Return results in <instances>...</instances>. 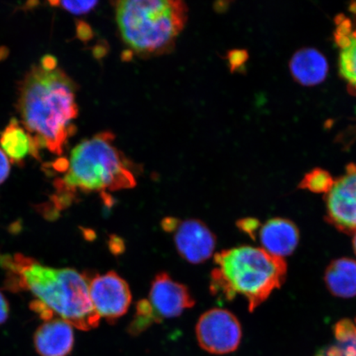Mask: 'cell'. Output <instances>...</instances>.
<instances>
[{
    "mask_svg": "<svg viewBox=\"0 0 356 356\" xmlns=\"http://www.w3.org/2000/svg\"><path fill=\"white\" fill-rule=\"evenodd\" d=\"M57 61L54 57L51 56H46L41 61V66L42 68L52 70L56 69Z\"/></svg>",
    "mask_w": 356,
    "mask_h": 356,
    "instance_id": "22",
    "label": "cell"
},
{
    "mask_svg": "<svg viewBox=\"0 0 356 356\" xmlns=\"http://www.w3.org/2000/svg\"><path fill=\"white\" fill-rule=\"evenodd\" d=\"M315 356H356V334H339L332 345L319 350Z\"/></svg>",
    "mask_w": 356,
    "mask_h": 356,
    "instance_id": "17",
    "label": "cell"
},
{
    "mask_svg": "<svg viewBox=\"0 0 356 356\" xmlns=\"http://www.w3.org/2000/svg\"><path fill=\"white\" fill-rule=\"evenodd\" d=\"M52 6H59L74 15H83L90 12L99 2L97 1H63L50 2Z\"/></svg>",
    "mask_w": 356,
    "mask_h": 356,
    "instance_id": "19",
    "label": "cell"
},
{
    "mask_svg": "<svg viewBox=\"0 0 356 356\" xmlns=\"http://www.w3.org/2000/svg\"><path fill=\"white\" fill-rule=\"evenodd\" d=\"M88 279L92 305L101 318L114 323L127 313L132 296L126 280L115 271Z\"/></svg>",
    "mask_w": 356,
    "mask_h": 356,
    "instance_id": "9",
    "label": "cell"
},
{
    "mask_svg": "<svg viewBox=\"0 0 356 356\" xmlns=\"http://www.w3.org/2000/svg\"><path fill=\"white\" fill-rule=\"evenodd\" d=\"M353 92H355L356 93V90H355V91H353Z\"/></svg>",
    "mask_w": 356,
    "mask_h": 356,
    "instance_id": "24",
    "label": "cell"
},
{
    "mask_svg": "<svg viewBox=\"0 0 356 356\" xmlns=\"http://www.w3.org/2000/svg\"><path fill=\"white\" fill-rule=\"evenodd\" d=\"M257 238L261 248L269 254L283 258L291 255L299 243V230L293 222L286 219L270 220L258 226L252 236Z\"/></svg>",
    "mask_w": 356,
    "mask_h": 356,
    "instance_id": "11",
    "label": "cell"
},
{
    "mask_svg": "<svg viewBox=\"0 0 356 356\" xmlns=\"http://www.w3.org/2000/svg\"><path fill=\"white\" fill-rule=\"evenodd\" d=\"M195 334L203 350L213 355H225L238 349L242 338V327L231 312L212 309L200 316Z\"/></svg>",
    "mask_w": 356,
    "mask_h": 356,
    "instance_id": "7",
    "label": "cell"
},
{
    "mask_svg": "<svg viewBox=\"0 0 356 356\" xmlns=\"http://www.w3.org/2000/svg\"><path fill=\"white\" fill-rule=\"evenodd\" d=\"M293 77L306 86H316L323 81L328 72L326 58L314 48H302L291 58Z\"/></svg>",
    "mask_w": 356,
    "mask_h": 356,
    "instance_id": "13",
    "label": "cell"
},
{
    "mask_svg": "<svg viewBox=\"0 0 356 356\" xmlns=\"http://www.w3.org/2000/svg\"><path fill=\"white\" fill-rule=\"evenodd\" d=\"M10 315V305L6 298L0 292V324L6 322Z\"/></svg>",
    "mask_w": 356,
    "mask_h": 356,
    "instance_id": "21",
    "label": "cell"
},
{
    "mask_svg": "<svg viewBox=\"0 0 356 356\" xmlns=\"http://www.w3.org/2000/svg\"><path fill=\"white\" fill-rule=\"evenodd\" d=\"M74 344L73 327L60 318L44 322L34 334L35 348L41 356H67Z\"/></svg>",
    "mask_w": 356,
    "mask_h": 356,
    "instance_id": "12",
    "label": "cell"
},
{
    "mask_svg": "<svg viewBox=\"0 0 356 356\" xmlns=\"http://www.w3.org/2000/svg\"><path fill=\"white\" fill-rule=\"evenodd\" d=\"M325 282L333 296L353 298L356 296V261L341 258L332 262L325 273Z\"/></svg>",
    "mask_w": 356,
    "mask_h": 356,
    "instance_id": "15",
    "label": "cell"
},
{
    "mask_svg": "<svg viewBox=\"0 0 356 356\" xmlns=\"http://www.w3.org/2000/svg\"><path fill=\"white\" fill-rule=\"evenodd\" d=\"M353 246H354L355 252V254H356V231L354 233Z\"/></svg>",
    "mask_w": 356,
    "mask_h": 356,
    "instance_id": "23",
    "label": "cell"
},
{
    "mask_svg": "<svg viewBox=\"0 0 356 356\" xmlns=\"http://www.w3.org/2000/svg\"><path fill=\"white\" fill-rule=\"evenodd\" d=\"M194 305V298L188 287L166 273H160L151 284L148 299L138 302L129 330L133 335H138L154 323L179 317Z\"/></svg>",
    "mask_w": 356,
    "mask_h": 356,
    "instance_id": "6",
    "label": "cell"
},
{
    "mask_svg": "<svg viewBox=\"0 0 356 356\" xmlns=\"http://www.w3.org/2000/svg\"><path fill=\"white\" fill-rule=\"evenodd\" d=\"M115 19L124 44L141 56L163 54L175 46L188 19L180 0H122Z\"/></svg>",
    "mask_w": 356,
    "mask_h": 356,
    "instance_id": "4",
    "label": "cell"
},
{
    "mask_svg": "<svg viewBox=\"0 0 356 356\" xmlns=\"http://www.w3.org/2000/svg\"><path fill=\"white\" fill-rule=\"evenodd\" d=\"M76 86L60 69L33 66L20 87L19 108L22 122L32 137L33 156L40 149L60 155L75 133L73 121L79 108Z\"/></svg>",
    "mask_w": 356,
    "mask_h": 356,
    "instance_id": "2",
    "label": "cell"
},
{
    "mask_svg": "<svg viewBox=\"0 0 356 356\" xmlns=\"http://www.w3.org/2000/svg\"><path fill=\"white\" fill-rule=\"evenodd\" d=\"M10 172V160L0 149V184L7 179Z\"/></svg>",
    "mask_w": 356,
    "mask_h": 356,
    "instance_id": "20",
    "label": "cell"
},
{
    "mask_svg": "<svg viewBox=\"0 0 356 356\" xmlns=\"http://www.w3.org/2000/svg\"><path fill=\"white\" fill-rule=\"evenodd\" d=\"M0 266L7 273L8 287L25 289L37 298L31 308L44 322L58 317L83 331L99 326L88 275L43 266L22 254L0 256Z\"/></svg>",
    "mask_w": 356,
    "mask_h": 356,
    "instance_id": "1",
    "label": "cell"
},
{
    "mask_svg": "<svg viewBox=\"0 0 356 356\" xmlns=\"http://www.w3.org/2000/svg\"><path fill=\"white\" fill-rule=\"evenodd\" d=\"M114 139L113 134L102 132L75 147L62 181L66 189L106 193L136 185L131 164L114 145Z\"/></svg>",
    "mask_w": 356,
    "mask_h": 356,
    "instance_id": "5",
    "label": "cell"
},
{
    "mask_svg": "<svg viewBox=\"0 0 356 356\" xmlns=\"http://www.w3.org/2000/svg\"><path fill=\"white\" fill-rule=\"evenodd\" d=\"M211 277L213 296L231 301L237 296L246 299L248 309L255 310L286 277L283 258L269 254L261 248L240 246L215 255Z\"/></svg>",
    "mask_w": 356,
    "mask_h": 356,
    "instance_id": "3",
    "label": "cell"
},
{
    "mask_svg": "<svg viewBox=\"0 0 356 356\" xmlns=\"http://www.w3.org/2000/svg\"><path fill=\"white\" fill-rule=\"evenodd\" d=\"M336 42L340 47L339 70L349 83L350 91L356 90V29L344 16L337 17Z\"/></svg>",
    "mask_w": 356,
    "mask_h": 356,
    "instance_id": "14",
    "label": "cell"
},
{
    "mask_svg": "<svg viewBox=\"0 0 356 356\" xmlns=\"http://www.w3.org/2000/svg\"><path fill=\"white\" fill-rule=\"evenodd\" d=\"M0 145L12 163H20L29 154L33 155L32 137L22 128L16 119L0 135Z\"/></svg>",
    "mask_w": 356,
    "mask_h": 356,
    "instance_id": "16",
    "label": "cell"
},
{
    "mask_svg": "<svg viewBox=\"0 0 356 356\" xmlns=\"http://www.w3.org/2000/svg\"><path fill=\"white\" fill-rule=\"evenodd\" d=\"M355 323H356V319H355ZM355 325H356V323H355Z\"/></svg>",
    "mask_w": 356,
    "mask_h": 356,
    "instance_id": "25",
    "label": "cell"
},
{
    "mask_svg": "<svg viewBox=\"0 0 356 356\" xmlns=\"http://www.w3.org/2000/svg\"><path fill=\"white\" fill-rule=\"evenodd\" d=\"M164 231L172 234L179 255L191 264H202L210 259L215 251L216 238L202 220L165 218L162 221Z\"/></svg>",
    "mask_w": 356,
    "mask_h": 356,
    "instance_id": "8",
    "label": "cell"
},
{
    "mask_svg": "<svg viewBox=\"0 0 356 356\" xmlns=\"http://www.w3.org/2000/svg\"><path fill=\"white\" fill-rule=\"evenodd\" d=\"M327 220L341 232L356 231V164H349L343 176L334 181L326 195Z\"/></svg>",
    "mask_w": 356,
    "mask_h": 356,
    "instance_id": "10",
    "label": "cell"
},
{
    "mask_svg": "<svg viewBox=\"0 0 356 356\" xmlns=\"http://www.w3.org/2000/svg\"><path fill=\"white\" fill-rule=\"evenodd\" d=\"M334 180L327 171L316 168L311 171L302 179L300 186L314 193H328L333 185Z\"/></svg>",
    "mask_w": 356,
    "mask_h": 356,
    "instance_id": "18",
    "label": "cell"
}]
</instances>
